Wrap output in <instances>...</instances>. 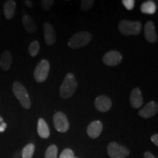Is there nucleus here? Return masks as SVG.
<instances>
[{
    "label": "nucleus",
    "mask_w": 158,
    "mask_h": 158,
    "mask_svg": "<svg viewBox=\"0 0 158 158\" xmlns=\"http://www.w3.org/2000/svg\"><path fill=\"white\" fill-rule=\"evenodd\" d=\"M78 83L75 76L71 73L66 75L59 89V94L63 99H68L73 95L76 92Z\"/></svg>",
    "instance_id": "obj_1"
},
{
    "label": "nucleus",
    "mask_w": 158,
    "mask_h": 158,
    "mask_svg": "<svg viewBox=\"0 0 158 158\" xmlns=\"http://www.w3.org/2000/svg\"><path fill=\"white\" fill-rule=\"evenodd\" d=\"M118 29L122 35H138L141 33L142 24L139 21H132L128 20H123L118 23Z\"/></svg>",
    "instance_id": "obj_2"
},
{
    "label": "nucleus",
    "mask_w": 158,
    "mask_h": 158,
    "mask_svg": "<svg viewBox=\"0 0 158 158\" xmlns=\"http://www.w3.org/2000/svg\"><path fill=\"white\" fill-rule=\"evenodd\" d=\"M13 92L23 108L29 109L31 107V100L27 89L21 83L15 81L13 85Z\"/></svg>",
    "instance_id": "obj_3"
},
{
    "label": "nucleus",
    "mask_w": 158,
    "mask_h": 158,
    "mask_svg": "<svg viewBox=\"0 0 158 158\" xmlns=\"http://www.w3.org/2000/svg\"><path fill=\"white\" fill-rule=\"evenodd\" d=\"M92 40V35L88 31H79L71 37L68 42L69 47L71 48H78L85 46Z\"/></svg>",
    "instance_id": "obj_4"
},
{
    "label": "nucleus",
    "mask_w": 158,
    "mask_h": 158,
    "mask_svg": "<svg viewBox=\"0 0 158 158\" xmlns=\"http://www.w3.org/2000/svg\"><path fill=\"white\" fill-rule=\"evenodd\" d=\"M50 70V64L46 59H43L35 68L34 77L37 82L43 83L46 80Z\"/></svg>",
    "instance_id": "obj_5"
},
{
    "label": "nucleus",
    "mask_w": 158,
    "mask_h": 158,
    "mask_svg": "<svg viewBox=\"0 0 158 158\" xmlns=\"http://www.w3.org/2000/svg\"><path fill=\"white\" fill-rule=\"evenodd\" d=\"M108 154L110 158H125L129 155L130 151L116 142H111L108 146Z\"/></svg>",
    "instance_id": "obj_6"
},
{
    "label": "nucleus",
    "mask_w": 158,
    "mask_h": 158,
    "mask_svg": "<svg viewBox=\"0 0 158 158\" xmlns=\"http://www.w3.org/2000/svg\"><path fill=\"white\" fill-rule=\"evenodd\" d=\"M53 122L55 129L59 133H66L70 127L68 119L62 112H57L53 117Z\"/></svg>",
    "instance_id": "obj_7"
},
{
    "label": "nucleus",
    "mask_w": 158,
    "mask_h": 158,
    "mask_svg": "<svg viewBox=\"0 0 158 158\" xmlns=\"http://www.w3.org/2000/svg\"><path fill=\"white\" fill-rule=\"evenodd\" d=\"M122 56L116 51H110L102 57V62L105 64L110 67L116 66L122 62Z\"/></svg>",
    "instance_id": "obj_8"
},
{
    "label": "nucleus",
    "mask_w": 158,
    "mask_h": 158,
    "mask_svg": "<svg viewBox=\"0 0 158 158\" xmlns=\"http://www.w3.org/2000/svg\"><path fill=\"white\" fill-rule=\"evenodd\" d=\"M112 102L107 96L100 95L98 97L94 100V106L97 110L100 112H106L110 109Z\"/></svg>",
    "instance_id": "obj_9"
},
{
    "label": "nucleus",
    "mask_w": 158,
    "mask_h": 158,
    "mask_svg": "<svg viewBox=\"0 0 158 158\" xmlns=\"http://www.w3.org/2000/svg\"><path fill=\"white\" fill-rule=\"evenodd\" d=\"M43 35L45 43L48 45H52L56 42V32L50 23L45 22L43 24Z\"/></svg>",
    "instance_id": "obj_10"
},
{
    "label": "nucleus",
    "mask_w": 158,
    "mask_h": 158,
    "mask_svg": "<svg viewBox=\"0 0 158 158\" xmlns=\"http://www.w3.org/2000/svg\"><path fill=\"white\" fill-rule=\"evenodd\" d=\"M158 110V106L157 104L155 102L152 101L148 102L143 108H141V110L138 112L140 116H141L142 118H148L150 117H152L157 113Z\"/></svg>",
    "instance_id": "obj_11"
},
{
    "label": "nucleus",
    "mask_w": 158,
    "mask_h": 158,
    "mask_svg": "<svg viewBox=\"0 0 158 158\" xmlns=\"http://www.w3.org/2000/svg\"><path fill=\"white\" fill-rule=\"evenodd\" d=\"M144 36L149 43H154L157 42V35L155 31V27L152 21H149L144 26Z\"/></svg>",
    "instance_id": "obj_12"
},
{
    "label": "nucleus",
    "mask_w": 158,
    "mask_h": 158,
    "mask_svg": "<svg viewBox=\"0 0 158 158\" xmlns=\"http://www.w3.org/2000/svg\"><path fill=\"white\" fill-rule=\"evenodd\" d=\"M102 130V124L100 121L92 122L87 127V134L90 138H97L100 135Z\"/></svg>",
    "instance_id": "obj_13"
},
{
    "label": "nucleus",
    "mask_w": 158,
    "mask_h": 158,
    "mask_svg": "<svg viewBox=\"0 0 158 158\" xmlns=\"http://www.w3.org/2000/svg\"><path fill=\"white\" fill-rule=\"evenodd\" d=\"M130 104L134 108H140L143 105V97L140 89L135 88L130 93Z\"/></svg>",
    "instance_id": "obj_14"
},
{
    "label": "nucleus",
    "mask_w": 158,
    "mask_h": 158,
    "mask_svg": "<svg viewBox=\"0 0 158 158\" xmlns=\"http://www.w3.org/2000/svg\"><path fill=\"white\" fill-rule=\"evenodd\" d=\"M22 23L25 30L29 34H34L37 31V25L30 15L25 14L22 18Z\"/></svg>",
    "instance_id": "obj_15"
},
{
    "label": "nucleus",
    "mask_w": 158,
    "mask_h": 158,
    "mask_svg": "<svg viewBox=\"0 0 158 158\" xmlns=\"http://www.w3.org/2000/svg\"><path fill=\"white\" fill-rule=\"evenodd\" d=\"M37 133L42 138H48L50 136V130L48 124L43 118H40L37 122Z\"/></svg>",
    "instance_id": "obj_16"
},
{
    "label": "nucleus",
    "mask_w": 158,
    "mask_h": 158,
    "mask_svg": "<svg viewBox=\"0 0 158 158\" xmlns=\"http://www.w3.org/2000/svg\"><path fill=\"white\" fill-rule=\"evenodd\" d=\"M12 54L9 51H4L0 57V68L2 70L7 71L10 70L12 64Z\"/></svg>",
    "instance_id": "obj_17"
},
{
    "label": "nucleus",
    "mask_w": 158,
    "mask_h": 158,
    "mask_svg": "<svg viewBox=\"0 0 158 158\" xmlns=\"http://www.w3.org/2000/svg\"><path fill=\"white\" fill-rule=\"evenodd\" d=\"M15 8H16V3L13 0H9L5 3L4 5V15L7 19H11L14 16Z\"/></svg>",
    "instance_id": "obj_18"
},
{
    "label": "nucleus",
    "mask_w": 158,
    "mask_h": 158,
    "mask_svg": "<svg viewBox=\"0 0 158 158\" xmlns=\"http://www.w3.org/2000/svg\"><path fill=\"white\" fill-rule=\"evenodd\" d=\"M156 10H157V6L155 2L153 1H147L144 2L141 6V13L144 14L153 15L155 14Z\"/></svg>",
    "instance_id": "obj_19"
},
{
    "label": "nucleus",
    "mask_w": 158,
    "mask_h": 158,
    "mask_svg": "<svg viewBox=\"0 0 158 158\" xmlns=\"http://www.w3.org/2000/svg\"><path fill=\"white\" fill-rule=\"evenodd\" d=\"M35 145L33 143L27 144L23 148L21 152V157L22 158H32L35 152Z\"/></svg>",
    "instance_id": "obj_20"
},
{
    "label": "nucleus",
    "mask_w": 158,
    "mask_h": 158,
    "mask_svg": "<svg viewBox=\"0 0 158 158\" xmlns=\"http://www.w3.org/2000/svg\"><path fill=\"white\" fill-rule=\"evenodd\" d=\"M57 152H58V149L56 146L51 145L46 149L45 158H57Z\"/></svg>",
    "instance_id": "obj_21"
},
{
    "label": "nucleus",
    "mask_w": 158,
    "mask_h": 158,
    "mask_svg": "<svg viewBox=\"0 0 158 158\" xmlns=\"http://www.w3.org/2000/svg\"><path fill=\"white\" fill-rule=\"evenodd\" d=\"M40 51V44L37 40L32 41L29 46V52L31 56H35L38 54Z\"/></svg>",
    "instance_id": "obj_22"
},
{
    "label": "nucleus",
    "mask_w": 158,
    "mask_h": 158,
    "mask_svg": "<svg viewBox=\"0 0 158 158\" xmlns=\"http://www.w3.org/2000/svg\"><path fill=\"white\" fill-rule=\"evenodd\" d=\"M94 0H83L81 4V7L82 10L87 11L91 9V7L94 5Z\"/></svg>",
    "instance_id": "obj_23"
},
{
    "label": "nucleus",
    "mask_w": 158,
    "mask_h": 158,
    "mask_svg": "<svg viewBox=\"0 0 158 158\" xmlns=\"http://www.w3.org/2000/svg\"><path fill=\"white\" fill-rule=\"evenodd\" d=\"M74 152L72 149H65L61 153L59 158H73Z\"/></svg>",
    "instance_id": "obj_24"
},
{
    "label": "nucleus",
    "mask_w": 158,
    "mask_h": 158,
    "mask_svg": "<svg viewBox=\"0 0 158 158\" xmlns=\"http://www.w3.org/2000/svg\"><path fill=\"white\" fill-rule=\"evenodd\" d=\"M54 1L53 0H43L41 2V6H42L43 9L44 10L48 11L51 9V7H52L53 4H54Z\"/></svg>",
    "instance_id": "obj_25"
},
{
    "label": "nucleus",
    "mask_w": 158,
    "mask_h": 158,
    "mask_svg": "<svg viewBox=\"0 0 158 158\" xmlns=\"http://www.w3.org/2000/svg\"><path fill=\"white\" fill-rule=\"evenodd\" d=\"M122 2L128 10H133L134 6H135V1L134 0H123V1H122Z\"/></svg>",
    "instance_id": "obj_26"
},
{
    "label": "nucleus",
    "mask_w": 158,
    "mask_h": 158,
    "mask_svg": "<svg viewBox=\"0 0 158 158\" xmlns=\"http://www.w3.org/2000/svg\"><path fill=\"white\" fill-rule=\"evenodd\" d=\"M6 128H7V124L4 122L2 117L0 116V133H3Z\"/></svg>",
    "instance_id": "obj_27"
},
{
    "label": "nucleus",
    "mask_w": 158,
    "mask_h": 158,
    "mask_svg": "<svg viewBox=\"0 0 158 158\" xmlns=\"http://www.w3.org/2000/svg\"><path fill=\"white\" fill-rule=\"evenodd\" d=\"M151 141L153 142V143L155 146H158V135L157 134H154L153 135H152L151 137Z\"/></svg>",
    "instance_id": "obj_28"
},
{
    "label": "nucleus",
    "mask_w": 158,
    "mask_h": 158,
    "mask_svg": "<svg viewBox=\"0 0 158 158\" xmlns=\"http://www.w3.org/2000/svg\"><path fill=\"white\" fill-rule=\"evenodd\" d=\"M143 156H144V158H157L155 157L151 152H147L144 153Z\"/></svg>",
    "instance_id": "obj_29"
},
{
    "label": "nucleus",
    "mask_w": 158,
    "mask_h": 158,
    "mask_svg": "<svg viewBox=\"0 0 158 158\" xmlns=\"http://www.w3.org/2000/svg\"><path fill=\"white\" fill-rule=\"evenodd\" d=\"M12 158H22L21 157V154L20 152H16L13 155V157Z\"/></svg>",
    "instance_id": "obj_30"
},
{
    "label": "nucleus",
    "mask_w": 158,
    "mask_h": 158,
    "mask_svg": "<svg viewBox=\"0 0 158 158\" xmlns=\"http://www.w3.org/2000/svg\"><path fill=\"white\" fill-rule=\"evenodd\" d=\"M25 4L26 5H27L29 7H31L32 6V2L31 1H25Z\"/></svg>",
    "instance_id": "obj_31"
},
{
    "label": "nucleus",
    "mask_w": 158,
    "mask_h": 158,
    "mask_svg": "<svg viewBox=\"0 0 158 158\" xmlns=\"http://www.w3.org/2000/svg\"><path fill=\"white\" fill-rule=\"evenodd\" d=\"M73 158H77V157H73Z\"/></svg>",
    "instance_id": "obj_32"
}]
</instances>
